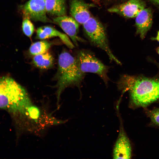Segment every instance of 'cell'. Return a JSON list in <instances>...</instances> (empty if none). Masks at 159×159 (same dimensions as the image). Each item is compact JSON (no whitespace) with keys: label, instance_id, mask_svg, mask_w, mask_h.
<instances>
[{"label":"cell","instance_id":"obj_1","mask_svg":"<svg viewBox=\"0 0 159 159\" xmlns=\"http://www.w3.org/2000/svg\"><path fill=\"white\" fill-rule=\"evenodd\" d=\"M119 88L128 91L136 107H145L159 100V79L125 74L117 83Z\"/></svg>","mask_w":159,"mask_h":159},{"label":"cell","instance_id":"obj_2","mask_svg":"<svg viewBox=\"0 0 159 159\" xmlns=\"http://www.w3.org/2000/svg\"><path fill=\"white\" fill-rule=\"evenodd\" d=\"M25 89L11 77H0V109L20 120L32 104Z\"/></svg>","mask_w":159,"mask_h":159},{"label":"cell","instance_id":"obj_3","mask_svg":"<svg viewBox=\"0 0 159 159\" xmlns=\"http://www.w3.org/2000/svg\"><path fill=\"white\" fill-rule=\"evenodd\" d=\"M85 74L80 70L76 58L65 51L60 54L58 57V67L56 76L58 102L62 91L68 87L79 86Z\"/></svg>","mask_w":159,"mask_h":159},{"label":"cell","instance_id":"obj_4","mask_svg":"<svg viewBox=\"0 0 159 159\" xmlns=\"http://www.w3.org/2000/svg\"><path fill=\"white\" fill-rule=\"evenodd\" d=\"M83 25L85 34L91 43L104 51L110 60L121 65V62L113 54L109 47L105 30L102 24L91 16Z\"/></svg>","mask_w":159,"mask_h":159},{"label":"cell","instance_id":"obj_5","mask_svg":"<svg viewBox=\"0 0 159 159\" xmlns=\"http://www.w3.org/2000/svg\"><path fill=\"white\" fill-rule=\"evenodd\" d=\"M81 71L98 75L107 84L109 80L107 76L108 67L103 64L91 52L85 50L78 52L76 58Z\"/></svg>","mask_w":159,"mask_h":159},{"label":"cell","instance_id":"obj_6","mask_svg":"<svg viewBox=\"0 0 159 159\" xmlns=\"http://www.w3.org/2000/svg\"><path fill=\"white\" fill-rule=\"evenodd\" d=\"M46 0H29L21 7L24 18L33 21L54 23L47 16L45 9Z\"/></svg>","mask_w":159,"mask_h":159},{"label":"cell","instance_id":"obj_7","mask_svg":"<svg viewBox=\"0 0 159 159\" xmlns=\"http://www.w3.org/2000/svg\"><path fill=\"white\" fill-rule=\"evenodd\" d=\"M145 6L146 4L143 0H127L112 6L107 11L126 18H133L135 17Z\"/></svg>","mask_w":159,"mask_h":159},{"label":"cell","instance_id":"obj_8","mask_svg":"<svg viewBox=\"0 0 159 159\" xmlns=\"http://www.w3.org/2000/svg\"><path fill=\"white\" fill-rule=\"evenodd\" d=\"M54 23L58 25L72 39L73 44L78 46V42L82 39L77 36L79 23L72 17L66 15L55 17L53 19Z\"/></svg>","mask_w":159,"mask_h":159},{"label":"cell","instance_id":"obj_9","mask_svg":"<svg viewBox=\"0 0 159 159\" xmlns=\"http://www.w3.org/2000/svg\"><path fill=\"white\" fill-rule=\"evenodd\" d=\"M95 6L94 4L87 3L83 0H70V13L79 24L83 25L91 17L90 9Z\"/></svg>","mask_w":159,"mask_h":159},{"label":"cell","instance_id":"obj_10","mask_svg":"<svg viewBox=\"0 0 159 159\" xmlns=\"http://www.w3.org/2000/svg\"><path fill=\"white\" fill-rule=\"evenodd\" d=\"M136 34L143 39L151 28L153 23V13L150 8H145L135 17Z\"/></svg>","mask_w":159,"mask_h":159},{"label":"cell","instance_id":"obj_11","mask_svg":"<svg viewBox=\"0 0 159 159\" xmlns=\"http://www.w3.org/2000/svg\"><path fill=\"white\" fill-rule=\"evenodd\" d=\"M132 148L130 141L124 131L121 129L115 144L113 152L114 159H130Z\"/></svg>","mask_w":159,"mask_h":159},{"label":"cell","instance_id":"obj_12","mask_svg":"<svg viewBox=\"0 0 159 159\" xmlns=\"http://www.w3.org/2000/svg\"><path fill=\"white\" fill-rule=\"evenodd\" d=\"M54 37H59L63 42L68 48L73 49L74 46L68 36L49 26H43L39 27L36 31V38L41 40Z\"/></svg>","mask_w":159,"mask_h":159},{"label":"cell","instance_id":"obj_13","mask_svg":"<svg viewBox=\"0 0 159 159\" xmlns=\"http://www.w3.org/2000/svg\"><path fill=\"white\" fill-rule=\"evenodd\" d=\"M66 0H46L47 14L55 17L66 15Z\"/></svg>","mask_w":159,"mask_h":159},{"label":"cell","instance_id":"obj_14","mask_svg":"<svg viewBox=\"0 0 159 159\" xmlns=\"http://www.w3.org/2000/svg\"><path fill=\"white\" fill-rule=\"evenodd\" d=\"M32 63L36 67L42 69L51 67L54 63L52 56L48 52L34 56Z\"/></svg>","mask_w":159,"mask_h":159},{"label":"cell","instance_id":"obj_15","mask_svg":"<svg viewBox=\"0 0 159 159\" xmlns=\"http://www.w3.org/2000/svg\"><path fill=\"white\" fill-rule=\"evenodd\" d=\"M53 43L46 40L37 41L30 46L29 52L32 55H35L47 52Z\"/></svg>","mask_w":159,"mask_h":159},{"label":"cell","instance_id":"obj_16","mask_svg":"<svg viewBox=\"0 0 159 159\" xmlns=\"http://www.w3.org/2000/svg\"><path fill=\"white\" fill-rule=\"evenodd\" d=\"M22 30L24 34L30 37L33 35L34 28L30 19L27 18H24L22 24Z\"/></svg>","mask_w":159,"mask_h":159},{"label":"cell","instance_id":"obj_17","mask_svg":"<svg viewBox=\"0 0 159 159\" xmlns=\"http://www.w3.org/2000/svg\"><path fill=\"white\" fill-rule=\"evenodd\" d=\"M146 113L150 119L151 123L155 126H159V108L147 110Z\"/></svg>","mask_w":159,"mask_h":159},{"label":"cell","instance_id":"obj_18","mask_svg":"<svg viewBox=\"0 0 159 159\" xmlns=\"http://www.w3.org/2000/svg\"><path fill=\"white\" fill-rule=\"evenodd\" d=\"M127 0H115L118 3H121ZM159 7V0H146Z\"/></svg>","mask_w":159,"mask_h":159},{"label":"cell","instance_id":"obj_19","mask_svg":"<svg viewBox=\"0 0 159 159\" xmlns=\"http://www.w3.org/2000/svg\"><path fill=\"white\" fill-rule=\"evenodd\" d=\"M153 39L156 40L159 42V30L158 32L156 37L152 38Z\"/></svg>","mask_w":159,"mask_h":159},{"label":"cell","instance_id":"obj_20","mask_svg":"<svg viewBox=\"0 0 159 159\" xmlns=\"http://www.w3.org/2000/svg\"><path fill=\"white\" fill-rule=\"evenodd\" d=\"M157 52L159 55V47L157 49Z\"/></svg>","mask_w":159,"mask_h":159}]
</instances>
